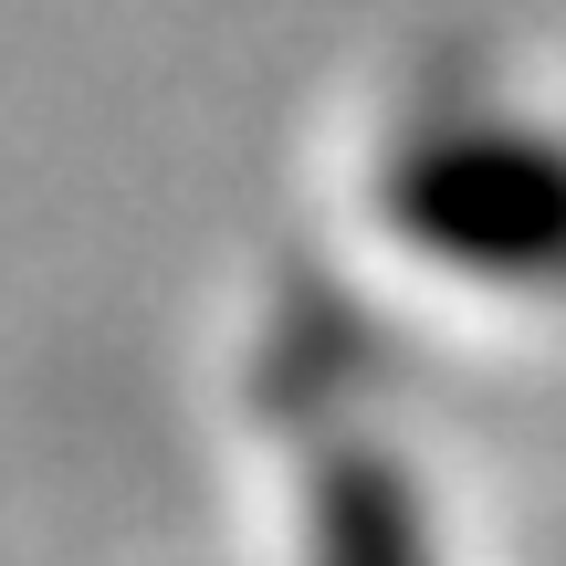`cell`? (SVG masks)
<instances>
[{
	"label": "cell",
	"instance_id": "1",
	"mask_svg": "<svg viewBox=\"0 0 566 566\" xmlns=\"http://www.w3.org/2000/svg\"><path fill=\"white\" fill-rule=\"evenodd\" d=\"M388 210L451 273L566 283V137H546V126L472 116V126H441V137H409Z\"/></svg>",
	"mask_w": 566,
	"mask_h": 566
},
{
	"label": "cell",
	"instance_id": "2",
	"mask_svg": "<svg viewBox=\"0 0 566 566\" xmlns=\"http://www.w3.org/2000/svg\"><path fill=\"white\" fill-rule=\"evenodd\" d=\"M325 566H420V535H409L388 472H346L336 504H325Z\"/></svg>",
	"mask_w": 566,
	"mask_h": 566
}]
</instances>
